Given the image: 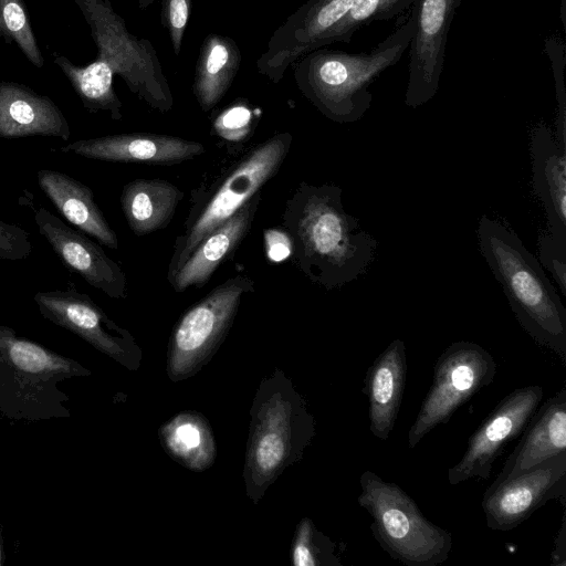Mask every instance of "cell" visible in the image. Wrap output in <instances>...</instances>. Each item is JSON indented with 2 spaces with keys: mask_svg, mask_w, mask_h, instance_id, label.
<instances>
[{
  "mask_svg": "<svg viewBox=\"0 0 566 566\" xmlns=\"http://www.w3.org/2000/svg\"><path fill=\"white\" fill-rule=\"evenodd\" d=\"M90 25L97 57L86 66H76L64 56L54 63L63 71L90 112H107L120 120L122 102L113 87L118 74L129 91L149 107L167 113L174 96L153 44L132 34L124 19L108 0H73Z\"/></svg>",
  "mask_w": 566,
  "mask_h": 566,
  "instance_id": "cell-1",
  "label": "cell"
},
{
  "mask_svg": "<svg viewBox=\"0 0 566 566\" xmlns=\"http://www.w3.org/2000/svg\"><path fill=\"white\" fill-rule=\"evenodd\" d=\"M282 227L291 241L292 263L326 290L358 279L376 253L377 241L345 211L335 185L300 182L285 201Z\"/></svg>",
  "mask_w": 566,
  "mask_h": 566,
  "instance_id": "cell-2",
  "label": "cell"
},
{
  "mask_svg": "<svg viewBox=\"0 0 566 566\" xmlns=\"http://www.w3.org/2000/svg\"><path fill=\"white\" fill-rule=\"evenodd\" d=\"M415 2V1H413ZM370 51L349 53L316 49L293 65L300 92L328 119L353 123L370 108V85L396 65L410 45L415 32L416 9Z\"/></svg>",
  "mask_w": 566,
  "mask_h": 566,
  "instance_id": "cell-3",
  "label": "cell"
},
{
  "mask_svg": "<svg viewBox=\"0 0 566 566\" xmlns=\"http://www.w3.org/2000/svg\"><path fill=\"white\" fill-rule=\"evenodd\" d=\"M476 232L481 253L522 328L565 364L566 308L539 262L499 221L483 216Z\"/></svg>",
  "mask_w": 566,
  "mask_h": 566,
  "instance_id": "cell-4",
  "label": "cell"
},
{
  "mask_svg": "<svg viewBox=\"0 0 566 566\" xmlns=\"http://www.w3.org/2000/svg\"><path fill=\"white\" fill-rule=\"evenodd\" d=\"M291 144L290 133H277L235 155L216 178L195 189L191 208L172 247L168 282L203 238L235 214L279 172Z\"/></svg>",
  "mask_w": 566,
  "mask_h": 566,
  "instance_id": "cell-5",
  "label": "cell"
},
{
  "mask_svg": "<svg viewBox=\"0 0 566 566\" xmlns=\"http://www.w3.org/2000/svg\"><path fill=\"white\" fill-rule=\"evenodd\" d=\"M91 371L12 327L0 325V412L12 420L69 418L70 397L57 384Z\"/></svg>",
  "mask_w": 566,
  "mask_h": 566,
  "instance_id": "cell-6",
  "label": "cell"
},
{
  "mask_svg": "<svg viewBox=\"0 0 566 566\" xmlns=\"http://www.w3.org/2000/svg\"><path fill=\"white\" fill-rule=\"evenodd\" d=\"M358 504L371 517L370 530L380 547L407 566H436L452 551V535L430 522L417 502L398 484L367 470L359 478Z\"/></svg>",
  "mask_w": 566,
  "mask_h": 566,
  "instance_id": "cell-7",
  "label": "cell"
},
{
  "mask_svg": "<svg viewBox=\"0 0 566 566\" xmlns=\"http://www.w3.org/2000/svg\"><path fill=\"white\" fill-rule=\"evenodd\" d=\"M496 369L495 359L481 345L467 340L450 344L437 358L432 384L408 431V448H416L436 427L447 424L458 408L493 382Z\"/></svg>",
  "mask_w": 566,
  "mask_h": 566,
  "instance_id": "cell-8",
  "label": "cell"
},
{
  "mask_svg": "<svg viewBox=\"0 0 566 566\" xmlns=\"http://www.w3.org/2000/svg\"><path fill=\"white\" fill-rule=\"evenodd\" d=\"M254 291V280L237 274L189 307L170 338L168 371L172 380L191 375L228 333L241 300Z\"/></svg>",
  "mask_w": 566,
  "mask_h": 566,
  "instance_id": "cell-9",
  "label": "cell"
},
{
  "mask_svg": "<svg viewBox=\"0 0 566 566\" xmlns=\"http://www.w3.org/2000/svg\"><path fill=\"white\" fill-rule=\"evenodd\" d=\"M543 395V388L534 385L505 396L471 436L462 458L449 469V483L458 485L471 479L488 480L495 460L506 444L524 431Z\"/></svg>",
  "mask_w": 566,
  "mask_h": 566,
  "instance_id": "cell-10",
  "label": "cell"
},
{
  "mask_svg": "<svg viewBox=\"0 0 566 566\" xmlns=\"http://www.w3.org/2000/svg\"><path fill=\"white\" fill-rule=\"evenodd\" d=\"M33 300L44 318L77 335L122 365L134 368L140 352L133 336L113 322L87 294L71 285L66 290L38 292Z\"/></svg>",
  "mask_w": 566,
  "mask_h": 566,
  "instance_id": "cell-11",
  "label": "cell"
},
{
  "mask_svg": "<svg viewBox=\"0 0 566 566\" xmlns=\"http://www.w3.org/2000/svg\"><path fill=\"white\" fill-rule=\"evenodd\" d=\"M566 496V451L530 470L493 482L484 492L482 509L492 531H511L549 500Z\"/></svg>",
  "mask_w": 566,
  "mask_h": 566,
  "instance_id": "cell-12",
  "label": "cell"
},
{
  "mask_svg": "<svg viewBox=\"0 0 566 566\" xmlns=\"http://www.w3.org/2000/svg\"><path fill=\"white\" fill-rule=\"evenodd\" d=\"M461 0H415V32L409 45L405 104L419 107L434 97L444 65L446 45Z\"/></svg>",
  "mask_w": 566,
  "mask_h": 566,
  "instance_id": "cell-13",
  "label": "cell"
},
{
  "mask_svg": "<svg viewBox=\"0 0 566 566\" xmlns=\"http://www.w3.org/2000/svg\"><path fill=\"white\" fill-rule=\"evenodd\" d=\"M34 221L41 235L70 271L112 298L127 296L123 269L85 233L42 207L34 210Z\"/></svg>",
  "mask_w": 566,
  "mask_h": 566,
  "instance_id": "cell-14",
  "label": "cell"
},
{
  "mask_svg": "<svg viewBox=\"0 0 566 566\" xmlns=\"http://www.w3.org/2000/svg\"><path fill=\"white\" fill-rule=\"evenodd\" d=\"M203 144L177 136L133 133L80 139L62 146L61 151L114 163L176 165L205 153Z\"/></svg>",
  "mask_w": 566,
  "mask_h": 566,
  "instance_id": "cell-15",
  "label": "cell"
},
{
  "mask_svg": "<svg viewBox=\"0 0 566 566\" xmlns=\"http://www.w3.org/2000/svg\"><path fill=\"white\" fill-rule=\"evenodd\" d=\"M531 154L533 190L547 218L545 231L566 244V150L552 129L538 123L532 132Z\"/></svg>",
  "mask_w": 566,
  "mask_h": 566,
  "instance_id": "cell-16",
  "label": "cell"
},
{
  "mask_svg": "<svg viewBox=\"0 0 566 566\" xmlns=\"http://www.w3.org/2000/svg\"><path fill=\"white\" fill-rule=\"evenodd\" d=\"M407 377L405 343L397 338L368 367L363 392L368 399L369 430L387 440L396 424Z\"/></svg>",
  "mask_w": 566,
  "mask_h": 566,
  "instance_id": "cell-17",
  "label": "cell"
},
{
  "mask_svg": "<svg viewBox=\"0 0 566 566\" xmlns=\"http://www.w3.org/2000/svg\"><path fill=\"white\" fill-rule=\"evenodd\" d=\"M261 200L260 191L235 214L201 240L169 282L175 292L202 287L210 280L220 264L237 251L249 233Z\"/></svg>",
  "mask_w": 566,
  "mask_h": 566,
  "instance_id": "cell-18",
  "label": "cell"
},
{
  "mask_svg": "<svg viewBox=\"0 0 566 566\" xmlns=\"http://www.w3.org/2000/svg\"><path fill=\"white\" fill-rule=\"evenodd\" d=\"M29 136L66 142L71 129L61 109L49 97L21 84L0 82V138Z\"/></svg>",
  "mask_w": 566,
  "mask_h": 566,
  "instance_id": "cell-19",
  "label": "cell"
},
{
  "mask_svg": "<svg viewBox=\"0 0 566 566\" xmlns=\"http://www.w3.org/2000/svg\"><path fill=\"white\" fill-rule=\"evenodd\" d=\"M522 439L506 458L494 482L516 476L566 451V389L547 399L535 411Z\"/></svg>",
  "mask_w": 566,
  "mask_h": 566,
  "instance_id": "cell-20",
  "label": "cell"
},
{
  "mask_svg": "<svg viewBox=\"0 0 566 566\" xmlns=\"http://www.w3.org/2000/svg\"><path fill=\"white\" fill-rule=\"evenodd\" d=\"M38 182L71 224L101 244L118 249L117 235L96 205L91 188L64 172L51 169L39 170Z\"/></svg>",
  "mask_w": 566,
  "mask_h": 566,
  "instance_id": "cell-21",
  "label": "cell"
},
{
  "mask_svg": "<svg viewBox=\"0 0 566 566\" xmlns=\"http://www.w3.org/2000/svg\"><path fill=\"white\" fill-rule=\"evenodd\" d=\"M415 0H310L322 29L315 50L335 42L349 43L354 33L375 21L406 12Z\"/></svg>",
  "mask_w": 566,
  "mask_h": 566,
  "instance_id": "cell-22",
  "label": "cell"
},
{
  "mask_svg": "<svg viewBox=\"0 0 566 566\" xmlns=\"http://www.w3.org/2000/svg\"><path fill=\"white\" fill-rule=\"evenodd\" d=\"M184 191L164 179H135L120 193L125 220L137 237L166 228L174 219Z\"/></svg>",
  "mask_w": 566,
  "mask_h": 566,
  "instance_id": "cell-23",
  "label": "cell"
},
{
  "mask_svg": "<svg viewBox=\"0 0 566 566\" xmlns=\"http://www.w3.org/2000/svg\"><path fill=\"white\" fill-rule=\"evenodd\" d=\"M241 64V52L229 36L208 34L200 46L192 92L203 112L211 111L229 91Z\"/></svg>",
  "mask_w": 566,
  "mask_h": 566,
  "instance_id": "cell-24",
  "label": "cell"
},
{
  "mask_svg": "<svg viewBox=\"0 0 566 566\" xmlns=\"http://www.w3.org/2000/svg\"><path fill=\"white\" fill-rule=\"evenodd\" d=\"M284 409L282 407L279 415L280 407L275 402L276 417H274V406H268L262 424L260 423L254 432L250 461L252 478L255 480L265 481L274 476L279 473V469L287 463L291 451L293 453L302 451L296 448V444L303 448L302 444L290 440L291 436L296 437V433L287 432V417L282 416Z\"/></svg>",
  "mask_w": 566,
  "mask_h": 566,
  "instance_id": "cell-25",
  "label": "cell"
},
{
  "mask_svg": "<svg viewBox=\"0 0 566 566\" xmlns=\"http://www.w3.org/2000/svg\"><path fill=\"white\" fill-rule=\"evenodd\" d=\"M164 438L172 454L191 469H203L212 460V440L198 417H177L165 428Z\"/></svg>",
  "mask_w": 566,
  "mask_h": 566,
  "instance_id": "cell-26",
  "label": "cell"
},
{
  "mask_svg": "<svg viewBox=\"0 0 566 566\" xmlns=\"http://www.w3.org/2000/svg\"><path fill=\"white\" fill-rule=\"evenodd\" d=\"M0 34L14 41L28 60L42 67L44 59L39 50L22 0H0Z\"/></svg>",
  "mask_w": 566,
  "mask_h": 566,
  "instance_id": "cell-27",
  "label": "cell"
},
{
  "mask_svg": "<svg viewBox=\"0 0 566 566\" xmlns=\"http://www.w3.org/2000/svg\"><path fill=\"white\" fill-rule=\"evenodd\" d=\"M335 545L315 530L308 518L302 521L293 549V563L296 566L340 565L334 554Z\"/></svg>",
  "mask_w": 566,
  "mask_h": 566,
  "instance_id": "cell-28",
  "label": "cell"
},
{
  "mask_svg": "<svg viewBox=\"0 0 566 566\" xmlns=\"http://www.w3.org/2000/svg\"><path fill=\"white\" fill-rule=\"evenodd\" d=\"M545 48L552 63L556 88L557 118L556 133L554 136L559 146L566 150V92L564 83V43L558 36L551 35L546 39Z\"/></svg>",
  "mask_w": 566,
  "mask_h": 566,
  "instance_id": "cell-29",
  "label": "cell"
},
{
  "mask_svg": "<svg viewBox=\"0 0 566 566\" xmlns=\"http://www.w3.org/2000/svg\"><path fill=\"white\" fill-rule=\"evenodd\" d=\"M258 119L254 111L244 102L223 109L213 120L216 134L228 140H241L251 134Z\"/></svg>",
  "mask_w": 566,
  "mask_h": 566,
  "instance_id": "cell-30",
  "label": "cell"
},
{
  "mask_svg": "<svg viewBox=\"0 0 566 566\" xmlns=\"http://www.w3.org/2000/svg\"><path fill=\"white\" fill-rule=\"evenodd\" d=\"M191 0H161V24L168 32L172 51L179 55L191 14Z\"/></svg>",
  "mask_w": 566,
  "mask_h": 566,
  "instance_id": "cell-31",
  "label": "cell"
},
{
  "mask_svg": "<svg viewBox=\"0 0 566 566\" xmlns=\"http://www.w3.org/2000/svg\"><path fill=\"white\" fill-rule=\"evenodd\" d=\"M538 254L539 262L551 272L563 295H566V244L544 230L538 237Z\"/></svg>",
  "mask_w": 566,
  "mask_h": 566,
  "instance_id": "cell-32",
  "label": "cell"
},
{
  "mask_svg": "<svg viewBox=\"0 0 566 566\" xmlns=\"http://www.w3.org/2000/svg\"><path fill=\"white\" fill-rule=\"evenodd\" d=\"M31 250L29 232L0 219V260H23L30 255Z\"/></svg>",
  "mask_w": 566,
  "mask_h": 566,
  "instance_id": "cell-33",
  "label": "cell"
},
{
  "mask_svg": "<svg viewBox=\"0 0 566 566\" xmlns=\"http://www.w3.org/2000/svg\"><path fill=\"white\" fill-rule=\"evenodd\" d=\"M268 258L281 262L291 255V241L286 232L269 229L264 232Z\"/></svg>",
  "mask_w": 566,
  "mask_h": 566,
  "instance_id": "cell-34",
  "label": "cell"
},
{
  "mask_svg": "<svg viewBox=\"0 0 566 566\" xmlns=\"http://www.w3.org/2000/svg\"><path fill=\"white\" fill-rule=\"evenodd\" d=\"M553 566H566V520L565 513L562 517L559 531L555 539L554 551L552 552Z\"/></svg>",
  "mask_w": 566,
  "mask_h": 566,
  "instance_id": "cell-35",
  "label": "cell"
},
{
  "mask_svg": "<svg viewBox=\"0 0 566 566\" xmlns=\"http://www.w3.org/2000/svg\"><path fill=\"white\" fill-rule=\"evenodd\" d=\"M2 525L0 524V566L3 565L4 562V553H3V541H2Z\"/></svg>",
  "mask_w": 566,
  "mask_h": 566,
  "instance_id": "cell-36",
  "label": "cell"
},
{
  "mask_svg": "<svg viewBox=\"0 0 566 566\" xmlns=\"http://www.w3.org/2000/svg\"><path fill=\"white\" fill-rule=\"evenodd\" d=\"M155 0H138V8L146 10Z\"/></svg>",
  "mask_w": 566,
  "mask_h": 566,
  "instance_id": "cell-37",
  "label": "cell"
},
{
  "mask_svg": "<svg viewBox=\"0 0 566 566\" xmlns=\"http://www.w3.org/2000/svg\"><path fill=\"white\" fill-rule=\"evenodd\" d=\"M560 20L565 28V0H560Z\"/></svg>",
  "mask_w": 566,
  "mask_h": 566,
  "instance_id": "cell-38",
  "label": "cell"
}]
</instances>
